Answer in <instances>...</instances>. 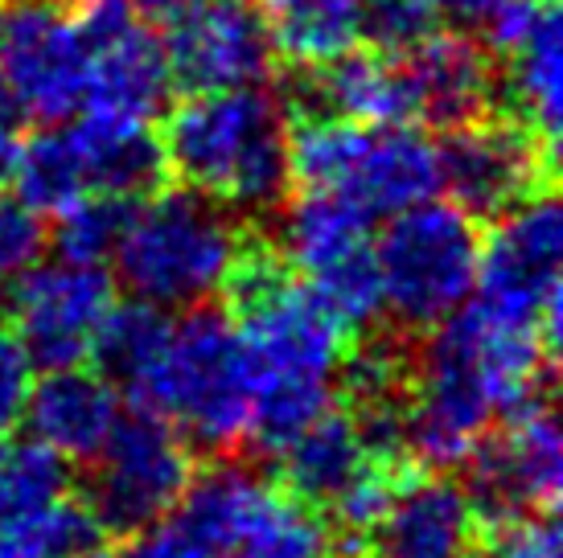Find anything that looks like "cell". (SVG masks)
Here are the masks:
<instances>
[{
    "instance_id": "e0dca14e",
    "label": "cell",
    "mask_w": 563,
    "mask_h": 558,
    "mask_svg": "<svg viewBox=\"0 0 563 558\" xmlns=\"http://www.w3.org/2000/svg\"><path fill=\"white\" fill-rule=\"evenodd\" d=\"M395 58L411 94V120L449 132L494 111L498 66L482 37L465 30H432Z\"/></svg>"
},
{
    "instance_id": "e575fe53",
    "label": "cell",
    "mask_w": 563,
    "mask_h": 558,
    "mask_svg": "<svg viewBox=\"0 0 563 558\" xmlns=\"http://www.w3.org/2000/svg\"><path fill=\"white\" fill-rule=\"evenodd\" d=\"M501 0H437L440 13L456 16V21H465V25H482L485 16L498 9Z\"/></svg>"
},
{
    "instance_id": "8d00e7d4",
    "label": "cell",
    "mask_w": 563,
    "mask_h": 558,
    "mask_svg": "<svg viewBox=\"0 0 563 558\" xmlns=\"http://www.w3.org/2000/svg\"><path fill=\"white\" fill-rule=\"evenodd\" d=\"M13 160H16V140H13V132H0V189L13 181Z\"/></svg>"
},
{
    "instance_id": "9c48e42d",
    "label": "cell",
    "mask_w": 563,
    "mask_h": 558,
    "mask_svg": "<svg viewBox=\"0 0 563 558\" xmlns=\"http://www.w3.org/2000/svg\"><path fill=\"white\" fill-rule=\"evenodd\" d=\"M194 477L186 435L148 406L120 411L87 477V510L103 534H136L157 522Z\"/></svg>"
},
{
    "instance_id": "d6986e66",
    "label": "cell",
    "mask_w": 563,
    "mask_h": 558,
    "mask_svg": "<svg viewBox=\"0 0 563 558\" xmlns=\"http://www.w3.org/2000/svg\"><path fill=\"white\" fill-rule=\"evenodd\" d=\"M284 108L297 115H333L354 124H411L404 66L383 49H345L342 58L300 70Z\"/></svg>"
},
{
    "instance_id": "5bb4252c",
    "label": "cell",
    "mask_w": 563,
    "mask_h": 558,
    "mask_svg": "<svg viewBox=\"0 0 563 558\" xmlns=\"http://www.w3.org/2000/svg\"><path fill=\"white\" fill-rule=\"evenodd\" d=\"M75 25L87 42V99L82 111L153 120L169 99L165 46L132 0H75Z\"/></svg>"
},
{
    "instance_id": "d4e9b609",
    "label": "cell",
    "mask_w": 563,
    "mask_h": 558,
    "mask_svg": "<svg viewBox=\"0 0 563 558\" xmlns=\"http://www.w3.org/2000/svg\"><path fill=\"white\" fill-rule=\"evenodd\" d=\"M173 333V316L148 300H115L108 316L95 328V342L87 361H95V370L108 378L111 387L136 399L144 387V378L153 373L157 357L165 354V342Z\"/></svg>"
},
{
    "instance_id": "44dd1931",
    "label": "cell",
    "mask_w": 563,
    "mask_h": 558,
    "mask_svg": "<svg viewBox=\"0 0 563 558\" xmlns=\"http://www.w3.org/2000/svg\"><path fill=\"white\" fill-rule=\"evenodd\" d=\"M378 460L387 456L371 448L358 415L329 406L280 448V477L288 493L321 513Z\"/></svg>"
},
{
    "instance_id": "cb8c5ba5",
    "label": "cell",
    "mask_w": 563,
    "mask_h": 558,
    "mask_svg": "<svg viewBox=\"0 0 563 558\" xmlns=\"http://www.w3.org/2000/svg\"><path fill=\"white\" fill-rule=\"evenodd\" d=\"M260 16L272 54L297 70L333 63L362 42V0H264Z\"/></svg>"
},
{
    "instance_id": "3957f363",
    "label": "cell",
    "mask_w": 563,
    "mask_h": 558,
    "mask_svg": "<svg viewBox=\"0 0 563 558\" xmlns=\"http://www.w3.org/2000/svg\"><path fill=\"white\" fill-rule=\"evenodd\" d=\"M292 111L280 94L251 87L186 94L165 115V165L186 189L235 210L239 217H264L280 210L292 169H288Z\"/></svg>"
},
{
    "instance_id": "6da1fadb",
    "label": "cell",
    "mask_w": 563,
    "mask_h": 558,
    "mask_svg": "<svg viewBox=\"0 0 563 558\" xmlns=\"http://www.w3.org/2000/svg\"><path fill=\"white\" fill-rule=\"evenodd\" d=\"M555 354L543 333L489 321L470 300L428 328L411 399L399 411V448L428 472L465 465L498 418L548 399Z\"/></svg>"
},
{
    "instance_id": "83f0119b",
    "label": "cell",
    "mask_w": 563,
    "mask_h": 558,
    "mask_svg": "<svg viewBox=\"0 0 563 558\" xmlns=\"http://www.w3.org/2000/svg\"><path fill=\"white\" fill-rule=\"evenodd\" d=\"M70 493V465L37 439L0 435V517L46 510Z\"/></svg>"
},
{
    "instance_id": "8fae6325",
    "label": "cell",
    "mask_w": 563,
    "mask_h": 558,
    "mask_svg": "<svg viewBox=\"0 0 563 558\" xmlns=\"http://www.w3.org/2000/svg\"><path fill=\"white\" fill-rule=\"evenodd\" d=\"M440 193H449L465 214L498 217L527 198L551 189L560 169V148H551L527 120L485 111L461 127H449L437 144Z\"/></svg>"
},
{
    "instance_id": "30bf717a",
    "label": "cell",
    "mask_w": 563,
    "mask_h": 558,
    "mask_svg": "<svg viewBox=\"0 0 563 558\" xmlns=\"http://www.w3.org/2000/svg\"><path fill=\"white\" fill-rule=\"evenodd\" d=\"M284 259L300 271L350 333L383 321L375 264V217L325 189H300L284 214Z\"/></svg>"
},
{
    "instance_id": "603a6c76",
    "label": "cell",
    "mask_w": 563,
    "mask_h": 558,
    "mask_svg": "<svg viewBox=\"0 0 563 558\" xmlns=\"http://www.w3.org/2000/svg\"><path fill=\"white\" fill-rule=\"evenodd\" d=\"M560 9L555 0H543V9L534 16V25L522 33L515 49H506V70H501V91L510 103V115L548 140L551 148H560V108H563V49H560Z\"/></svg>"
},
{
    "instance_id": "4316f807",
    "label": "cell",
    "mask_w": 563,
    "mask_h": 558,
    "mask_svg": "<svg viewBox=\"0 0 563 558\" xmlns=\"http://www.w3.org/2000/svg\"><path fill=\"white\" fill-rule=\"evenodd\" d=\"M103 529L82 501H54L46 510L0 517V558H79L95 550Z\"/></svg>"
},
{
    "instance_id": "484cf974",
    "label": "cell",
    "mask_w": 563,
    "mask_h": 558,
    "mask_svg": "<svg viewBox=\"0 0 563 558\" xmlns=\"http://www.w3.org/2000/svg\"><path fill=\"white\" fill-rule=\"evenodd\" d=\"M16 198L37 210V214H63L66 205H75L79 198L91 193V181H87V165H82V153L75 136H70V124L66 127H46L30 136L25 144H16V160H13V181Z\"/></svg>"
},
{
    "instance_id": "9a60e30c",
    "label": "cell",
    "mask_w": 563,
    "mask_h": 558,
    "mask_svg": "<svg viewBox=\"0 0 563 558\" xmlns=\"http://www.w3.org/2000/svg\"><path fill=\"white\" fill-rule=\"evenodd\" d=\"M465 468V493L485 526L555 510L563 484V448L551 399H539L510 415L506 432H485Z\"/></svg>"
},
{
    "instance_id": "ac0fdd59",
    "label": "cell",
    "mask_w": 563,
    "mask_h": 558,
    "mask_svg": "<svg viewBox=\"0 0 563 558\" xmlns=\"http://www.w3.org/2000/svg\"><path fill=\"white\" fill-rule=\"evenodd\" d=\"M362 550L371 558H477L482 517L465 484L444 472L404 477Z\"/></svg>"
},
{
    "instance_id": "4fadbf2b",
    "label": "cell",
    "mask_w": 563,
    "mask_h": 558,
    "mask_svg": "<svg viewBox=\"0 0 563 558\" xmlns=\"http://www.w3.org/2000/svg\"><path fill=\"white\" fill-rule=\"evenodd\" d=\"M0 75L21 115L66 124L87 99V42L58 0H13L0 9Z\"/></svg>"
},
{
    "instance_id": "1f68e13d",
    "label": "cell",
    "mask_w": 563,
    "mask_h": 558,
    "mask_svg": "<svg viewBox=\"0 0 563 558\" xmlns=\"http://www.w3.org/2000/svg\"><path fill=\"white\" fill-rule=\"evenodd\" d=\"M49 231L42 214L21 198H0V279H16L42 259Z\"/></svg>"
},
{
    "instance_id": "ba28073f",
    "label": "cell",
    "mask_w": 563,
    "mask_h": 558,
    "mask_svg": "<svg viewBox=\"0 0 563 558\" xmlns=\"http://www.w3.org/2000/svg\"><path fill=\"white\" fill-rule=\"evenodd\" d=\"M560 202L551 189H543L494 217V231L482 243L470 304L498 325L543 333L548 349L555 354V345H560Z\"/></svg>"
},
{
    "instance_id": "f546056e",
    "label": "cell",
    "mask_w": 563,
    "mask_h": 558,
    "mask_svg": "<svg viewBox=\"0 0 563 558\" xmlns=\"http://www.w3.org/2000/svg\"><path fill=\"white\" fill-rule=\"evenodd\" d=\"M132 214L128 198H111V193H87L75 205H66L54 226V247L63 259H79V264H108L124 222Z\"/></svg>"
},
{
    "instance_id": "d590c367",
    "label": "cell",
    "mask_w": 563,
    "mask_h": 558,
    "mask_svg": "<svg viewBox=\"0 0 563 558\" xmlns=\"http://www.w3.org/2000/svg\"><path fill=\"white\" fill-rule=\"evenodd\" d=\"M16 124H21V108H16L13 91H9V82L0 75V132H13Z\"/></svg>"
},
{
    "instance_id": "5b68a950",
    "label": "cell",
    "mask_w": 563,
    "mask_h": 558,
    "mask_svg": "<svg viewBox=\"0 0 563 558\" xmlns=\"http://www.w3.org/2000/svg\"><path fill=\"white\" fill-rule=\"evenodd\" d=\"M132 403L165 415L194 448H239L251 432V366L235 316L214 304L186 309Z\"/></svg>"
},
{
    "instance_id": "52a82bcc",
    "label": "cell",
    "mask_w": 563,
    "mask_h": 558,
    "mask_svg": "<svg viewBox=\"0 0 563 558\" xmlns=\"http://www.w3.org/2000/svg\"><path fill=\"white\" fill-rule=\"evenodd\" d=\"M482 259L477 217L456 202H416L387 217L375 238L383 316L404 333H428L473 295Z\"/></svg>"
},
{
    "instance_id": "277c9868",
    "label": "cell",
    "mask_w": 563,
    "mask_h": 558,
    "mask_svg": "<svg viewBox=\"0 0 563 558\" xmlns=\"http://www.w3.org/2000/svg\"><path fill=\"white\" fill-rule=\"evenodd\" d=\"M247 247V226L235 210L198 189H153L132 202L111 264L128 295L186 312L227 295Z\"/></svg>"
},
{
    "instance_id": "d6a6232c",
    "label": "cell",
    "mask_w": 563,
    "mask_h": 558,
    "mask_svg": "<svg viewBox=\"0 0 563 558\" xmlns=\"http://www.w3.org/2000/svg\"><path fill=\"white\" fill-rule=\"evenodd\" d=\"M489 543L482 546L485 558H563L560 555V522L555 510L548 513H522L510 522L489 526Z\"/></svg>"
},
{
    "instance_id": "74e56055",
    "label": "cell",
    "mask_w": 563,
    "mask_h": 558,
    "mask_svg": "<svg viewBox=\"0 0 563 558\" xmlns=\"http://www.w3.org/2000/svg\"><path fill=\"white\" fill-rule=\"evenodd\" d=\"M132 4H136L144 16H169V13H177V9L194 4V0H132Z\"/></svg>"
},
{
    "instance_id": "8992f818",
    "label": "cell",
    "mask_w": 563,
    "mask_h": 558,
    "mask_svg": "<svg viewBox=\"0 0 563 558\" xmlns=\"http://www.w3.org/2000/svg\"><path fill=\"white\" fill-rule=\"evenodd\" d=\"M288 169L292 186L338 193L375 222L440 193L437 144L411 124L297 115L288 132Z\"/></svg>"
},
{
    "instance_id": "7c38bea8",
    "label": "cell",
    "mask_w": 563,
    "mask_h": 558,
    "mask_svg": "<svg viewBox=\"0 0 563 558\" xmlns=\"http://www.w3.org/2000/svg\"><path fill=\"white\" fill-rule=\"evenodd\" d=\"M115 304V279L108 264H79V259H54V264L25 267L13 279V337L21 342L30 366L66 370L87 366L95 328Z\"/></svg>"
},
{
    "instance_id": "f35d334b",
    "label": "cell",
    "mask_w": 563,
    "mask_h": 558,
    "mask_svg": "<svg viewBox=\"0 0 563 558\" xmlns=\"http://www.w3.org/2000/svg\"><path fill=\"white\" fill-rule=\"evenodd\" d=\"M79 558H111V555H103V550L95 546V550H87V555H79Z\"/></svg>"
},
{
    "instance_id": "4dcf8cb0",
    "label": "cell",
    "mask_w": 563,
    "mask_h": 558,
    "mask_svg": "<svg viewBox=\"0 0 563 558\" xmlns=\"http://www.w3.org/2000/svg\"><path fill=\"white\" fill-rule=\"evenodd\" d=\"M437 0H362V37L383 54H404L437 30Z\"/></svg>"
},
{
    "instance_id": "7a4b0ae2",
    "label": "cell",
    "mask_w": 563,
    "mask_h": 558,
    "mask_svg": "<svg viewBox=\"0 0 563 558\" xmlns=\"http://www.w3.org/2000/svg\"><path fill=\"white\" fill-rule=\"evenodd\" d=\"M227 292L235 295L231 316L251 366L247 439L280 451L333 406L354 333L305 279H292L260 247H247Z\"/></svg>"
},
{
    "instance_id": "ffe728a7",
    "label": "cell",
    "mask_w": 563,
    "mask_h": 558,
    "mask_svg": "<svg viewBox=\"0 0 563 558\" xmlns=\"http://www.w3.org/2000/svg\"><path fill=\"white\" fill-rule=\"evenodd\" d=\"M120 411H124L120 390L103 373L87 366H66V370H42L33 378L21 423L30 427L37 444L58 451L66 465H91Z\"/></svg>"
},
{
    "instance_id": "f1b7e54d",
    "label": "cell",
    "mask_w": 563,
    "mask_h": 558,
    "mask_svg": "<svg viewBox=\"0 0 563 558\" xmlns=\"http://www.w3.org/2000/svg\"><path fill=\"white\" fill-rule=\"evenodd\" d=\"M329 526L325 517L305 505L288 489H276L267 510L255 517L235 558H329Z\"/></svg>"
},
{
    "instance_id": "7402d4cb",
    "label": "cell",
    "mask_w": 563,
    "mask_h": 558,
    "mask_svg": "<svg viewBox=\"0 0 563 558\" xmlns=\"http://www.w3.org/2000/svg\"><path fill=\"white\" fill-rule=\"evenodd\" d=\"M66 124H70V136H75L82 153L91 193H111V198L141 202L144 193L165 186V177H169L165 144H161V132H153L148 120L79 111Z\"/></svg>"
},
{
    "instance_id": "2e32d148",
    "label": "cell",
    "mask_w": 563,
    "mask_h": 558,
    "mask_svg": "<svg viewBox=\"0 0 563 558\" xmlns=\"http://www.w3.org/2000/svg\"><path fill=\"white\" fill-rule=\"evenodd\" d=\"M165 21V63L173 87L186 94L251 87L264 82L272 70L276 54L267 42L264 16L247 0H194Z\"/></svg>"
},
{
    "instance_id": "836d02e7",
    "label": "cell",
    "mask_w": 563,
    "mask_h": 558,
    "mask_svg": "<svg viewBox=\"0 0 563 558\" xmlns=\"http://www.w3.org/2000/svg\"><path fill=\"white\" fill-rule=\"evenodd\" d=\"M33 378H37V370L30 366L21 342L0 328V435H13L21 427Z\"/></svg>"
}]
</instances>
